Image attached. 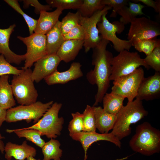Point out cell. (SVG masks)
<instances>
[{
    "mask_svg": "<svg viewBox=\"0 0 160 160\" xmlns=\"http://www.w3.org/2000/svg\"><path fill=\"white\" fill-rule=\"evenodd\" d=\"M109 41L102 38L98 44L93 49L92 64L93 70L87 74L86 77L91 84L96 85L97 90L93 106H97L102 101L103 97L110 87L112 53L106 49Z\"/></svg>",
    "mask_w": 160,
    "mask_h": 160,
    "instance_id": "1",
    "label": "cell"
},
{
    "mask_svg": "<svg viewBox=\"0 0 160 160\" xmlns=\"http://www.w3.org/2000/svg\"><path fill=\"white\" fill-rule=\"evenodd\" d=\"M148 114L142 101L136 98L128 102L116 114V121L111 132L121 141L131 133V124H135Z\"/></svg>",
    "mask_w": 160,
    "mask_h": 160,
    "instance_id": "2",
    "label": "cell"
},
{
    "mask_svg": "<svg viewBox=\"0 0 160 160\" xmlns=\"http://www.w3.org/2000/svg\"><path fill=\"white\" fill-rule=\"evenodd\" d=\"M134 151L150 156L160 151V131L149 122H145L136 127L135 133L129 142Z\"/></svg>",
    "mask_w": 160,
    "mask_h": 160,
    "instance_id": "3",
    "label": "cell"
},
{
    "mask_svg": "<svg viewBox=\"0 0 160 160\" xmlns=\"http://www.w3.org/2000/svg\"><path fill=\"white\" fill-rule=\"evenodd\" d=\"M23 70L20 74L13 75L11 85L17 103L27 105L37 101L38 93L32 79L31 69Z\"/></svg>",
    "mask_w": 160,
    "mask_h": 160,
    "instance_id": "4",
    "label": "cell"
},
{
    "mask_svg": "<svg viewBox=\"0 0 160 160\" xmlns=\"http://www.w3.org/2000/svg\"><path fill=\"white\" fill-rule=\"evenodd\" d=\"M111 65L110 81L129 74L140 66L147 70L150 68L137 52H130L127 50L121 51L117 55L113 57Z\"/></svg>",
    "mask_w": 160,
    "mask_h": 160,
    "instance_id": "5",
    "label": "cell"
},
{
    "mask_svg": "<svg viewBox=\"0 0 160 160\" xmlns=\"http://www.w3.org/2000/svg\"><path fill=\"white\" fill-rule=\"evenodd\" d=\"M62 104L57 102L53 103L37 122L28 127L40 131L42 135H45L49 138H55L61 134L64 123V119L59 117L58 113Z\"/></svg>",
    "mask_w": 160,
    "mask_h": 160,
    "instance_id": "6",
    "label": "cell"
},
{
    "mask_svg": "<svg viewBox=\"0 0 160 160\" xmlns=\"http://www.w3.org/2000/svg\"><path fill=\"white\" fill-rule=\"evenodd\" d=\"M54 103H46L40 101L27 105H20L7 110L6 121L8 123L25 120L28 123L32 120L35 124L40 119Z\"/></svg>",
    "mask_w": 160,
    "mask_h": 160,
    "instance_id": "7",
    "label": "cell"
},
{
    "mask_svg": "<svg viewBox=\"0 0 160 160\" xmlns=\"http://www.w3.org/2000/svg\"><path fill=\"white\" fill-rule=\"evenodd\" d=\"M108 13L106 12L103 15L101 21L97 24L99 33L102 39L112 43L114 49L117 52H119L124 50L129 51L132 46V39L129 40H123L116 35V33L120 34L124 31V25L118 21L110 23L106 17Z\"/></svg>",
    "mask_w": 160,
    "mask_h": 160,
    "instance_id": "8",
    "label": "cell"
},
{
    "mask_svg": "<svg viewBox=\"0 0 160 160\" xmlns=\"http://www.w3.org/2000/svg\"><path fill=\"white\" fill-rule=\"evenodd\" d=\"M144 77L141 67L133 73L119 77L113 81L111 92L127 98L130 102L136 98L140 84Z\"/></svg>",
    "mask_w": 160,
    "mask_h": 160,
    "instance_id": "9",
    "label": "cell"
},
{
    "mask_svg": "<svg viewBox=\"0 0 160 160\" xmlns=\"http://www.w3.org/2000/svg\"><path fill=\"white\" fill-rule=\"evenodd\" d=\"M112 9L111 7L105 6L103 9L95 12L90 17L81 16L79 24L82 26L85 31L83 46L85 52L87 53L91 49L95 47L100 42L102 37L99 35L97 24L101 21L103 15Z\"/></svg>",
    "mask_w": 160,
    "mask_h": 160,
    "instance_id": "10",
    "label": "cell"
},
{
    "mask_svg": "<svg viewBox=\"0 0 160 160\" xmlns=\"http://www.w3.org/2000/svg\"><path fill=\"white\" fill-rule=\"evenodd\" d=\"M17 38L27 48L25 63L22 69L30 68L34 63L47 55L45 35L34 33L28 37L18 36Z\"/></svg>",
    "mask_w": 160,
    "mask_h": 160,
    "instance_id": "11",
    "label": "cell"
},
{
    "mask_svg": "<svg viewBox=\"0 0 160 160\" xmlns=\"http://www.w3.org/2000/svg\"><path fill=\"white\" fill-rule=\"evenodd\" d=\"M128 40L132 41L156 37L160 35V24L149 18L143 17H136L130 23Z\"/></svg>",
    "mask_w": 160,
    "mask_h": 160,
    "instance_id": "12",
    "label": "cell"
},
{
    "mask_svg": "<svg viewBox=\"0 0 160 160\" xmlns=\"http://www.w3.org/2000/svg\"><path fill=\"white\" fill-rule=\"evenodd\" d=\"M61 61L56 54L47 55L37 60L31 73L33 81L38 83L50 75L57 70Z\"/></svg>",
    "mask_w": 160,
    "mask_h": 160,
    "instance_id": "13",
    "label": "cell"
},
{
    "mask_svg": "<svg viewBox=\"0 0 160 160\" xmlns=\"http://www.w3.org/2000/svg\"><path fill=\"white\" fill-rule=\"evenodd\" d=\"M70 137L74 140L79 141L84 150V160L87 159V153L89 147L93 143L97 141L104 140L111 142L120 148L121 143L117 137L111 132L107 134L99 133L96 131L81 132L69 134Z\"/></svg>",
    "mask_w": 160,
    "mask_h": 160,
    "instance_id": "14",
    "label": "cell"
},
{
    "mask_svg": "<svg viewBox=\"0 0 160 160\" xmlns=\"http://www.w3.org/2000/svg\"><path fill=\"white\" fill-rule=\"evenodd\" d=\"M160 97V72L144 78L138 90L135 98L141 101L152 100Z\"/></svg>",
    "mask_w": 160,
    "mask_h": 160,
    "instance_id": "15",
    "label": "cell"
},
{
    "mask_svg": "<svg viewBox=\"0 0 160 160\" xmlns=\"http://www.w3.org/2000/svg\"><path fill=\"white\" fill-rule=\"evenodd\" d=\"M81 65L79 62L72 63L68 70L62 72L57 70L44 79L48 85L65 84L76 79L83 76L81 69Z\"/></svg>",
    "mask_w": 160,
    "mask_h": 160,
    "instance_id": "16",
    "label": "cell"
},
{
    "mask_svg": "<svg viewBox=\"0 0 160 160\" xmlns=\"http://www.w3.org/2000/svg\"><path fill=\"white\" fill-rule=\"evenodd\" d=\"M16 26L15 24L6 29H0V55H2L9 63L17 65L25 60V55L15 54L10 49L9 40L10 36Z\"/></svg>",
    "mask_w": 160,
    "mask_h": 160,
    "instance_id": "17",
    "label": "cell"
},
{
    "mask_svg": "<svg viewBox=\"0 0 160 160\" xmlns=\"http://www.w3.org/2000/svg\"><path fill=\"white\" fill-rule=\"evenodd\" d=\"M5 158L11 160L12 157L17 160H25L29 156L34 157L36 150L33 147L28 145L26 140L20 145L8 142L4 146Z\"/></svg>",
    "mask_w": 160,
    "mask_h": 160,
    "instance_id": "18",
    "label": "cell"
},
{
    "mask_svg": "<svg viewBox=\"0 0 160 160\" xmlns=\"http://www.w3.org/2000/svg\"><path fill=\"white\" fill-rule=\"evenodd\" d=\"M95 127L100 133L107 134L113 129L116 119V115L105 111L100 106H92Z\"/></svg>",
    "mask_w": 160,
    "mask_h": 160,
    "instance_id": "19",
    "label": "cell"
},
{
    "mask_svg": "<svg viewBox=\"0 0 160 160\" xmlns=\"http://www.w3.org/2000/svg\"><path fill=\"white\" fill-rule=\"evenodd\" d=\"M63 11L57 8L51 12L45 11L40 12L34 33L46 35L59 20V17Z\"/></svg>",
    "mask_w": 160,
    "mask_h": 160,
    "instance_id": "20",
    "label": "cell"
},
{
    "mask_svg": "<svg viewBox=\"0 0 160 160\" xmlns=\"http://www.w3.org/2000/svg\"><path fill=\"white\" fill-rule=\"evenodd\" d=\"M84 40H65L56 55L61 61L68 63L73 60L84 45Z\"/></svg>",
    "mask_w": 160,
    "mask_h": 160,
    "instance_id": "21",
    "label": "cell"
},
{
    "mask_svg": "<svg viewBox=\"0 0 160 160\" xmlns=\"http://www.w3.org/2000/svg\"><path fill=\"white\" fill-rule=\"evenodd\" d=\"M47 55L56 54L65 41L58 20L55 25L45 35Z\"/></svg>",
    "mask_w": 160,
    "mask_h": 160,
    "instance_id": "22",
    "label": "cell"
},
{
    "mask_svg": "<svg viewBox=\"0 0 160 160\" xmlns=\"http://www.w3.org/2000/svg\"><path fill=\"white\" fill-rule=\"evenodd\" d=\"M9 77L8 75L0 77V107L7 110L16 105Z\"/></svg>",
    "mask_w": 160,
    "mask_h": 160,
    "instance_id": "23",
    "label": "cell"
},
{
    "mask_svg": "<svg viewBox=\"0 0 160 160\" xmlns=\"http://www.w3.org/2000/svg\"><path fill=\"white\" fill-rule=\"evenodd\" d=\"M129 6H125L118 10L117 14L121 16L119 21L124 25L129 23L138 16L145 15L143 12L144 5L140 3H135L129 1Z\"/></svg>",
    "mask_w": 160,
    "mask_h": 160,
    "instance_id": "24",
    "label": "cell"
},
{
    "mask_svg": "<svg viewBox=\"0 0 160 160\" xmlns=\"http://www.w3.org/2000/svg\"><path fill=\"white\" fill-rule=\"evenodd\" d=\"M125 98L121 96L111 92L106 93L103 98V108L107 113L116 115L124 106Z\"/></svg>",
    "mask_w": 160,
    "mask_h": 160,
    "instance_id": "25",
    "label": "cell"
},
{
    "mask_svg": "<svg viewBox=\"0 0 160 160\" xmlns=\"http://www.w3.org/2000/svg\"><path fill=\"white\" fill-rule=\"evenodd\" d=\"M8 133L14 132L19 137H25L27 140L31 141L38 147L42 148L45 144V141L41 137V132L33 129H28L25 128L16 129H7Z\"/></svg>",
    "mask_w": 160,
    "mask_h": 160,
    "instance_id": "26",
    "label": "cell"
},
{
    "mask_svg": "<svg viewBox=\"0 0 160 160\" xmlns=\"http://www.w3.org/2000/svg\"><path fill=\"white\" fill-rule=\"evenodd\" d=\"M60 145L59 141L53 139L46 143L41 148L43 160H60L62 154V150L60 148Z\"/></svg>",
    "mask_w": 160,
    "mask_h": 160,
    "instance_id": "27",
    "label": "cell"
},
{
    "mask_svg": "<svg viewBox=\"0 0 160 160\" xmlns=\"http://www.w3.org/2000/svg\"><path fill=\"white\" fill-rule=\"evenodd\" d=\"M101 0H83L80 7L77 9L81 16L90 17L95 12L103 9L105 6L101 3Z\"/></svg>",
    "mask_w": 160,
    "mask_h": 160,
    "instance_id": "28",
    "label": "cell"
},
{
    "mask_svg": "<svg viewBox=\"0 0 160 160\" xmlns=\"http://www.w3.org/2000/svg\"><path fill=\"white\" fill-rule=\"evenodd\" d=\"M132 46L137 51L146 55H149L154 49L160 46V39L156 37L132 41Z\"/></svg>",
    "mask_w": 160,
    "mask_h": 160,
    "instance_id": "29",
    "label": "cell"
},
{
    "mask_svg": "<svg viewBox=\"0 0 160 160\" xmlns=\"http://www.w3.org/2000/svg\"><path fill=\"white\" fill-rule=\"evenodd\" d=\"M81 15L77 11L76 13L69 12L60 21V28L63 35L79 24Z\"/></svg>",
    "mask_w": 160,
    "mask_h": 160,
    "instance_id": "30",
    "label": "cell"
},
{
    "mask_svg": "<svg viewBox=\"0 0 160 160\" xmlns=\"http://www.w3.org/2000/svg\"><path fill=\"white\" fill-rule=\"evenodd\" d=\"M4 1L15 10L22 15L28 25L30 35L33 34L36 26L37 20L34 19L25 14L22 9L18 1L5 0Z\"/></svg>",
    "mask_w": 160,
    "mask_h": 160,
    "instance_id": "31",
    "label": "cell"
},
{
    "mask_svg": "<svg viewBox=\"0 0 160 160\" xmlns=\"http://www.w3.org/2000/svg\"><path fill=\"white\" fill-rule=\"evenodd\" d=\"M46 2L52 7L65 9H78L83 2V0H47Z\"/></svg>",
    "mask_w": 160,
    "mask_h": 160,
    "instance_id": "32",
    "label": "cell"
},
{
    "mask_svg": "<svg viewBox=\"0 0 160 160\" xmlns=\"http://www.w3.org/2000/svg\"><path fill=\"white\" fill-rule=\"evenodd\" d=\"M83 114V132L96 131L95 119L92 106L87 105Z\"/></svg>",
    "mask_w": 160,
    "mask_h": 160,
    "instance_id": "33",
    "label": "cell"
},
{
    "mask_svg": "<svg viewBox=\"0 0 160 160\" xmlns=\"http://www.w3.org/2000/svg\"><path fill=\"white\" fill-rule=\"evenodd\" d=\"M146 64L155 72H160V46L155 48L143 59Z\"/></svg>",
    "mask_w": 160,
    "mask_h": 160,
    "instance_id": "34",
    "label": "cell"
},
{
    "mask_svg": "<svg viewBox=\"0 0 160 160\" xmlns=\"http://www.w3.org/2000/svg\"><path fill=\"white\" fill-rule=\"evenodd\" d=\"M72 119L70 121L68 129L69 134L83 132L84 123L83 114L79 112L72 113Z\"/></svg>",
    "mask_w": 160,
    "mask_h": 160,
    "instance_id": "35",
    "label": "cell"
},
{
    "mask_svg": "<svg viewBox=\"0 0 160 160\" xmlns=\"http://www.w3.org/2000/svg\"><path fill=\"white\" fill-rule=\"evenodd\" d=\"M23 71L12 65L2 55H0V77L5 75H18Z\"/></svg>",
    "mask_w": 160,
    "mask_h": 160,
    "instance_id": "36",
    "label": "cell"
},
{
    "mask_svg": "<svg viewBox=\"0 0 160 160\" xmlns=\"http://www.w3.org/2000/svg\"><path fill=\"white\" fill-rule=\"evenodd\" d=\"M128 0H101L102 4L112 8V11L110 15L111 17H115L117 12L125 6L128 5Z\"/></svg>",
    "mask_w": 160,
    "mask_h": 160,
    "instance_id": "37",
    "label": "cell"
},
{
    "mask_svg": "<svg viewBox=\"0 0 160 160\" xmlns=\"http://www.w3.org/2000/svg\"><path fill=\"white\" fill-rule=\"evenodd\" d=\"M65 40H84L85 33L84 28L78 24L67 33L63 35Z\"/></svg>",
    "mask_w": 160,
    "mask_h": 160,
    "instance_id": "38",
    "label": "cell"
},
{
    "mask_svg": "<svg viewBox=\"0 0 160 160\" xmlns=\"http://www.w3.org/2000/svg\"><path fill=\"white\" fill-rule=\"evenodd\" d=\"M23 1L24 8H27L30 5L35 8V12L37 14L39 13H40L41 11H47L52 9L49 5H43L40 4L38 0H25Z\"/></svg>",
    "mask_w": 160,
    "mask_h": 160,
    "instance_id": "39",
    "label": "cell"
},
{
    "mask_svg": "<svg viewBox=\"0 0 160 160\" xmlns=\"http://www.w3.org/2000/svg\"><path fill=\"white\" fill-rule=\"evenodd\" d=\"M133 3L140 2L147 6L153 8L155 12L160 13V0L154 1L153 0H132Z\"/></svg>",
    "mask_w": 160,
    "mask_h": 160,
    "instance_id": "40",
    "label": "cell"
},
{
    "mask_svg": "<svg viewBox=\"0 0 160 160\" xmlns=\"http://www.w3.org/2000/svg\"><path fill=\"white\" fill-rule=\"evenodd\" d=\"M7 110L0 107V128L4 121H6Z\"/></svg>",
    "mask_w": 160,
    "mask_h": 160,
    "instance_id": "41",
    "label": "cell"
},
{
    "mask_svg": "<svg viewBox=\"0 0 160 160\" xmlns=\"http://www.w3.org/2000/svg\"><path fill=\"white\" fill-rule=\"evenodd\" d=\"M4 138V137L2 136L0 134V151L2 154L4 153L5 145L2 140Z\"/></svg>",
    "mask_w": 160,
    "mask_h": 160,
    "instance_id": "42",
    "label": "cell"
},
{
    "mask_svg": "<svg viewBox=\"0 0 160 160\" xmlns=\"http://www.w3.org/2000/svg\"><path fill=\"white\" fill-rule=\"evenodd\" d=\"M32 156H29L27 158L26 160H40V159H36Z\"/></svg>",
    "mask_w": 160,
    "mask_h": 160,
    "instance_id": "43",
    "label": "cell"
}]
</instances>
